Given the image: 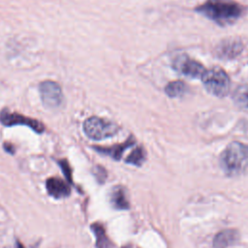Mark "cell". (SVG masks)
I'll use <instances>...</instances> for the list:
<instances>
[{
	"label": "cell",
	"mask_w": 248,
	"mask_h": 248,
	"mask_svg": "<svg viewBox=\"0 0 248 248\" xmlns=\"http://www.w3.org/2000/svg\"><path fill=\"white\" fill-rule=\"evenodd\" d=\"M195 11L220 26H227L241 17L244 7L233 0H205Z\"/></svg>",
	"instance_id": "obj_1"
},
{
	"label": "cell",
	"mask_w": 248,
	"mask_h": 248,
	"mask_svg": "<svg viewBox=\"0 0 248 248\" xmlns=\"http://www.w3.org/2000/svg\"><path fill=\"white\" fill-rule=\"evenodd\" d=\"M220 166L229 176H237L248 170V145L231 142L220 155Z\"/></svg>",
	"instance_id": "obj_2"
},
{
	"label": "cell",
	"mask_w": 248,
	"mask_h": 248,
	"mask_svg": "<svg viewBox=\"0 0 248 248\" xmlns=\"http://www.w3.org/2000/svg\"><path fill=\"white\" fill-rule=\"evenodd\" d=\"M204 88L210 94L222 98L225 97L230 89V78L227 73L218 67L205 70L202 76Z\"/></svg>",
	"instance_id": "obj_3"
},
{
	"label": "cell",
	"mask_w": 248,
	"mask_h": 248,
	"mask_svg": "<svg viewBox=\"0 0 248 248\" xmlns=\"http://www.w3.org/2000/svg\"><path fill=\"white\" fill-rule=\"evenodd\" d=\"M83 131L89 139L101 140L117 134L119 127L117 124L109 120L98 116H92L84 121Z\"/></svg>",
	"instance_id": "obj_4"
},
{
	"label": "cell",
	"mask_w": 248,
	"mask_h": 248,
	"mask_svg": "<svg viewBox=\"0 0 248 248\" xmlns=\"http://www.w3.org/2000/svg\"><path fill=\"white\" fill-rule=\"evenodd\" d=\"M0 122L5 126L25 125L39 134L45 131V126L42 122L30 117L21 115L16 112H12L9 109H3L0 111Z\"/></svg>",
	"instance_id": "obj_5"
},
{
	"label": "cell",
	"mask_w": 248,
	"mask_h": 248,
	"mask_svg": "<svg viewBox=\"0 0 248 248\" xmlns=\"http://www.w3.org/2000/svg\"><path fill=\"white\" fill-rule=\"evenodd\" d=\"M172 66L176 72L191 78H202V74L205 71L203 66L200 62L190 58L185 54L176 56L173 60Z\"/></svg>",
	"instance_id": "obj_6"
},
{
	"label": "cell",
	"mask_w": 248,
	"mask_h": 248,
	"mask_svg": "<svg viewBox=\"0 0 248 248\" xmlns=\"http://www.w3.org/2000/svg\"><path fill=\"white\" fill-rule=\"evenodd\" d=\"M40 93L44 105L49 108L59 107L63 100L60 85L52 80H45L40 84Z\"/></svg>",
	"instance_id": "obj_7"
},
{
	"label": "cell",
	"mask_w": 248,
	"mask_h": 248,
	"mask_svg": "<svg viewBox=\"0 0 248 248\" xmlns=\"http://www.w3.org/2000/svg\"><path fill=\"white\" fill-rule=\"evenodd\" d=\"M244 45L240 39L230 38L221 41L215 47V55L220 59H233L243 50Z\"/></svg>",
	"instance_id": "obj_8"
},
{
	"label": "cell",
	"mask_w": 248,
	"mask_h": 248,
	"mask_svg": "<svg viewBox=\"0 0 248 248\" xmlns=\"http://www.w3.org/2000/svg\"><path fill=\"white\" fill-rule=\"evenodd\" d=\"M46 187L47 193L55 199L66 198L71 193V188L69 184L58 177L48 178L46 181Z\"/></svg>",
	"instance_id": "obj_9"
},
{
	"label": "cell",
	"mask_w": 248,
	"mask_h": 248,
	"mask_svg": "<svg viewBox=\"0 0 248 248\" xmlns=\"http://www.w3.org/2000/svg\"><path fill=\"white\" fill-rule=\"evenodd\" d=\"M239 240V233L237 231L229 229L219 232L213 238L212 245L214 248H227L235 244Z\"/></svg>",
	"instance_id": "obj_10"
},
{
	"label": "cell",
	"mask_w": 248,
	"mask_h": 248,
	"mask_svg": "<svg viewBox=\"0 0 248 248\" xmlns=\"http://www.w3.org/2000/svg\"><path fill=\"white\" fill-rule=\"evenodd\" d=\"M134 144V140L131 137L129 140H127L125 142L120 143V144H116L113 146H109V147H101V146H94V149L100 153L106 154L110 156L111 158H113L114 160H119L122 156V154L124 153V151L126 150V148H128L129 146H132Z\"/></svg>",
	"instance_id": "obj_11"
},
{
	"label": "cell",
	"mask_w": 248,
	"mask_h": 248,
	"mask_svg": "<svg viewBox=\"0 0 248 248\" xmlns=\"http://www.w3.org/2000/svg\"><path fill=\"white\" fill-rule=\"evenodd\" d=\"M110 202L116 209H128L129 202L126 198L125 191L122 187L116 186L110 193Z\"/></svg>",
	"instance_id": "obj_12"
},
{
	"label": "cell",
	"mask_w": 248,
	"mask_h": 248,
	"mask_svg": "<svg viewBox=\"0 0 248 248\" xmlns=\"http://www.w3.org/2000/svg\"><path fill=\"white\" fill-rule=\"evenodd\" d=\"M91 230L96 237V247L97 248H112V243L108 237L104 227L99 223H94L91 225Z\"/></svg>",
	"instance_id": "obj_13"
},
{
	"label": "cell",
	"mask_w": 248,
	"mask_h": 248,
	"mask_svg": "<svg viewBox=\"0 0 248 248\" xmlns=\"http://www.w3.org/2000/svg\"><path fill=\"white\" fill-rule=\"evenodd\" d=\"M188 91V86L181 80L170 81L165 87V92L170 98H178L183 96Z\"/></svg>",
	"instance_id": "obj_14"
},
{
	"label": "cell",
	"mask_w": 248,
	"mask_h": 248,
	"mask_svg": "<svg viewBox=\"0 0 248 248\" xmlns=\"http://www.w3.org/2000/svg\"><path fill=\"white\" fill-rule=\"evenodd\" d=\"M233 102L242 108H248V83L238 86L232 95Z\"/></svg>",
	"instance_id": "obj_15"
},
{
	"label": "cell",
	"mask_w": 248,
	"mask_h": 248,
	"mask_svg": "<svg viewBox=\"0 0 248 248\" xmlns=\"http://www.w3.org/2000/svg\"><path fill=\"white\" fill-rule=\"evenodd\" d=\"M144 160H145V151L141 146H138L126 158V163L135 165V166H141Z\"/></svg>",
	"instance_id": "obj_16"
},
{
	"label": "cell",
	"mask_w": 248,
	"mask_h": 248,
	"mask_svg": "<svg viewBox=\"0 0 248 248\" xmlns=\"http://www.w3.org/2000/svg\"><path fill=\"white\" fill-rule=\"evenodd\" d=\"M58 164H59L61 170H63V173L66 176L67 180L70 183H72L73 182V179H72V170H71V167H70L68 161L65 160V159H62V160L58 161Z\"/></svg>",
	"instance_id": "obj_17"
},
{
	"label": "cell",
	"mask_w": 248,
	"mask_h": 248,
	"mask_svg": "<svg viewBox=\"0 0 248 248\" xmlns=\"http://www.w3.org/2000/svg\"><path fill=\"white\" fill-rule=\"evenodd\" d=\"M94 173H95V176L97 177V179L100 182H103L106 179L107 172H106V170H104L102 167H100V166L96 167L95 170H94Z\"/></svg>",
	"instance_id": "obj_18"
},
{
	"label": "cell",
	"mask_w": 248,
	"mask_h": 248,
	"mask_svg": "<svg viewBox=\"0 0 248 248\" xmlns=\"http://www.w3.org/2000/svg\"><path fill=\"white\" fill-rule=\"evenodd\" d=\"M4 148H5V150H6L7 152H9V153H11V154H14V152H15V147H14L13 144L10 143V142H5V143H4Z\"/></svg>",
	"instance_id": "obj_19"
},
{
	"label": "cell",
	"mask_w": 248,
	"mask_h": 248,
	"mask_svg": "<svg viewBox=\"0 0 248 248\" xmlns=\"http://www.w3.org/2000/svg\"><path fill=\"white\" fill-rule=\"evenodd\" d=\"M16 248H24V246L19 241H16Z\"/></svg>",
	"instance_id": "obj_20"
},
{
	"label": "cell",
	"mask_w": 248,
	"mask_h": 248,
	"mask_svg": "<svg viewBox=\"0 0 248 248\" xmlns=\"http://www.w3.org/2000/svg\"><path fill=\"white\" fill-rule=\"evenodd\" d=\"M123 248H130V247H127V246H126V247H123Z\"/></svg>",
	"instance_id": "obj_21"
}]
</instances>
